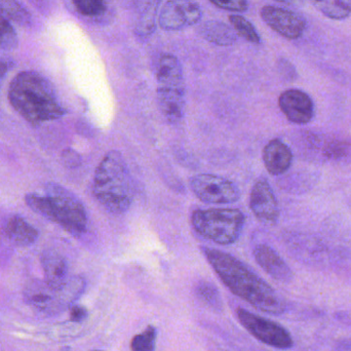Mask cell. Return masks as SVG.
<instances>
[{"instance_id": "cb8c5ba5", "label": "cell", "mask_w": 351, "mask_h": 351, "mask_svg": "<svg viewBox=\"0 0 351 351\" xmlns=\"http://www.w3.org/2000/svg\"><path fill=\"white\" fill-rule=\"evenodd\" d=\"M18 47V36L8 20L0 14V51H12Z\"/></svg>"}, {"instance_id": "5b68a950", "label": "cell", "mask_w": 351, "mask_h": 351, "mask_svg": "<svg viewBox=\"0 0 351 351\" xmlns=\"http://www.w3.org/2000/svg\"><path fill=\"white\" fill-rule=\"evenodd\" d=\"M156 78L160 111L169 123H178L183 119L186 101L183 69L178 58L170 53L162 55Z\"/></svg>"}, {"instance_id": "9a60e30c", "label": "cell", "mask_w": 351, "mask_h": 351, "mask_svg": "<svg viewBox=\"0 0 351 351\" xmlns=\"http://www.w3.org/2000/svg\"><path fill=\"white\" fill-rule=\"evenodd\" d=\"M162 0H133L135 8L136 34L148 39L156 30V19Z\"/></svg>"}, {"instance_id": "83f0119b", "label": "cell", "mask_w": 351, "mask_h": 351, "mask_svg": "<svg viewBox=\"0 0 351 351\" xmlns=\"http://www.w3.org/2000/svg\"><path fill=\"white\" fill-rule=\"evenodd\" d=\"M62 158H63L64 164H65V166L68 167V168H76V167L80 165V154L74 152V150H65V152H63Z\"/></svg>"}, {"instance_id": "7a4b0ae2", "label": "cell", "mask_w": 351, "mask_h": 351, "mask_svg": "<svg viewBox=\"0 0 351 351\" xmlns=\"http://www.w3.org/2000/svg\"><path fill=\"white\" fill-rule=\"evenodd\" d=\"M8 99L16 112L33 125L60 119L66 113L51 82L37 72L18 74L10 84Z\"/></svg>"}, {"instance_id": "484cf974", "label": "cell", "mask_w": 351, "mask_h": 351, "mask_svg": "<svg viewBox=\"0 0 351 351\" xmlns=\"http://www.w3.org/2000/svg\"><path fill=\"white\" fill-rule=\"evenodd\" d=\"M72 2L82 16L88 18L103 16L106 12L105 0H72Z\"/></svg>"}, {"instance_id": "8fae6325", "label": "cell", "mask_w": 351, "mask_h": 351, "mask_svg": "<svg viewBox=\"0 0 351 351\" xmlns=\"http://www.w3.org/2000/svg\"><path fill=\"white\" fill-rule=\"evenodd\" d=\"M250 206L256 218L265 225H274L280 217L278 200L265 179H259L252 188Z\"/></svg>"}, {"instance_id": "4dcf8cb0", "label": "cell", "mask_w": 351, "mask_h": 351, "mask_svg": "<svg viewBox=\"0 0 351 351\" xmlns=\"http://www.w3.org/2000/svg\"><path fill=\"white\" fill-rule=\"evenodd\" d=\"M8 70V62L1 61L0 60V84H1L2 78L5 75L6 71Z\"/></svg>"}, {"instance_id": "ba28073f", "label": "cell", "mask_w": 351, "mask_h": 351, "mask_svg": "<svg viewBox=\"0 0 351 351\" xmlns=\"http://www.w3.org/2000/svg\"><path fill=\"white\" fill-rule=\"evenodd\" d=\"M190 187L200 200L208 204H231L239 198V190L235 184L220 176H194L190 179Z\"/></svg>"}, {"instance_id": "6da1fadb", "label": "cell", "mask_w": 351, "mask_h": 351, "mask_svg": "<svg viewBox=\"0 0 351 351\" xmlns=\"http://www.w3.org/2000/svg\"><path fill=\"white\" fill-rule=\"evenodd\" d=\"M206 259L223 284L256 309L280 315L286 307L274 289L256 276L243 262L224 252L204 247Z\"/></svg>"}, {"instance_id": "2e32d148", "label": "cell", "mask_w": 351, "mask_h": 351, "mask_svg": "<svg viewBox=\"0 0 351 351\" xmlns=\"http://www.w3.org/2000/svg\"><path fill=\"white\" fill-rule=\"evenodd\" d=\"M263 160L269 174L280 176L292 166L293 154L284 142L274 139L264 148Z\"/></svg>"}, {"instance_id": "3957f363", "label": "cell", "mask_w": 351, "mask_h": 351, "mask_svg": "<svg viewBox=\"0 0 351 351\" xmlns=\"http://www.w3.org/2000/svg\"><path fill=\"white\" fill-rule=\"evenodd\" d=\"M95 197L112 214H123L134 199L133 184L127 165L119 152L104 156L95 173Z\"/></svg>"}, {"instance_id": "d4e9b609", "label": "cell", "mask_w": 351, "mask_h": 351, "mask_svg": "<svg viewBox=\"0 0 351 351\" xmlns=\"http://www.w3.org/2000/svg\"><path fill=\"white\" fill-rule=\"evenodd\" d=\"M156 329L149 326L145 331L138 334L131 342L132 351H156Z\"/></svg>"}, {"instance_id": "44dd1931", "label": "cell", "mask_w": 351, "mask_h": 351, "mask_svg": "<svg viewBox=\"0 0 351 351\" xmlns=\"http://www.w3.org/2000/svg\"><path fill=\"white\" fill-rule=\"evenodd\" d=\"M0 14L20 26H28L31 23L30 14L18 0H0Z\"/></svg>"}, {"instance_id": "277c9868", "label": "cell", "mask_w": 351, "mask_h": 351, "mask_svg": "<svg viewBox=\"0 0 351 351\" xmlns=\"http://www.w3.org/2000/svg\"><path fill=\"white\" fill-rule=\"evenodd\" d=\"M26 204L31 210L63 227L74 235H82L88 226V216L82 202L67 190L56 184L45 188V195L29 194Z\"/></svg>"}, {"instance_id": "1f68e13d", "label": "cell", "mask_w": 351, "mask_h": 351, "mask_svg": "<svg viewBox=\"0 0 351 351\" xmlns=\"http://www.w3.org/2000/svg\"><path fill=\"white\" fill-rule=\"evenodd\" d=\"M280 3L287 4V5H301L305 0H276Z\"/></svg>"}, {"instance_id": "f1b7e54d", "label": "cell", "mask_w": 351, "mask_h": 351, "mask_svg": "<svg viewBox=\"0 0 351 351\" xmlns=\"http://www.w3.org/2000/svg\"><path fill=\"white\" fill-rule=\"evenodd\" d=\"M86 317H88V311L84 307L80 306V305H75L70 311V319L73 322L80 323V322L84 321Z\"/></svg>"}, {"instance_id": "9c48e42d", "label": "cell", "mask_w": 351, "mask_h": 351, "mask_svg": "<svg viewBox=\"0 0 351 351\" xmlns=\"http://www.w3.org/2000/svg\"><path fill=\"white\" fill-rule=\"evenodd\" d=\"M202 16V6L195 0H169L160 10L158 24L162 30H182L197 24Z\"/></svg>"}, {"instance_id": "ac0fdd59", "label": "cell", "mask_w": 351, "mask_h": 351, "mask_svg": "<svg viewBox=\"0 0 351 351\" xmlns=\"http://www.w3.org/2000/svg\"><path fill=\"white\" fill-rule=\"evenodd\" d=\"M57 291L51 290L45 282H32L25 291V297L29 304L32 305L37 311L43 313H53L57 309V301L55 296Z\"/></svg>"}, {"instance_id": "52a82bcc", "label": "cell", "mask_w": 351, "mask_h": 351, "mask_svg": "<svg viewBox=\"0 0 351 351\" xmlns=\"http://www.w3.org/2000/svg\"><path fill=\"white\" fill-rule=\"evenodd\" d=\"M237 315L241 325L262 343L278 350H290L294 346L292 336L282 326L243 308H237Z\"/></svg>"}, {"instance_id": "d6a6232c", "label": "cell", "mask_w": 351, "mask_h": 351, "mask_svg": "<svg viewBox=\"0 0 351 351\" xmlns=\"http://www.w3.org/2000/svg\"><path fill=\"white\" fill-rule=\"evenodd\" d=\"M97 351H99V350H97Z\"/></svg>"}, {"instance_id": "30bf717a", "label": "cell", "mask_w": 351, "mask_h": 351, "mask_svg": "<svg viewBox=\"0 0 351 351\" xmlns=\"http://www.w3.org/2000/svg\"><path fill=\"white\" fill-rule=\"evenodd\" d=\"M260 14L272 30L288 39L299 38L306 28L305 19L287 8L266 5L262 8Z\"/></svg>"}, {"instance_id": "5bb4252c", "label": "cell", "mask_w": 351, "mask_h": 351, "mask_svg": "<svg viewBox=\"0 0 351 351\" xmlns=\"http://www.w3.org/2000/svg\"><path fill=\"white\" fill-rule=\"evenodd\" d=\"M45 284L51 290H63L68 285V266L65 259L53 251H47L41 258Z\"/></svg>"}, {"instance_id": "ffe728a7", "label": "cell", "mask_w": 351, "mask_h": 351, "mask_svg": "<svg viewBox=\"0 0 351 351\" xmlns=\"http://www.w3.org/2000/svg\"><path fill=\"white\" fill-rule=\"evenodd\" d=\"M317 10L333 20H343L351 14V0H311Z\"/></svg>"}, {"instance_id": "8992f818", "label": "cell", "mask_w": 351, "mask_h": 351, "mask_svg": "<svg viewBox=\"0 0 351 351\" xmlns=\"http://www.w3.org/2000/svg\"><path fill=\"white\" fill-rule=\"evenodd\" d=\"M192 225L198 234L219 245H231L241 237L245 217L237 208H208L192 214Z\"/></svg>"}, {"instance_id": "4316f807", "label": "cell", "mask_w": 351, "mask_h": 351, "mask_svg": "<svg viewBox=\"0 0 351 351\" xmlns=\"http://www.w3.org/2000/svg\"><path fill=\"white\" fill-rule=\"evenodd\" d=\"M217 8L229 12H243L249 8L247 0H210Z\"/></svg>"}, {"instance_id": "603a6c76", "label": "cell", "mask_w": 351, "mask_h": 351, "mask_svg": "<svg viewBox=\"0 0 351 351\" xmlns=\"http://www.w3.org/2000/svg\"><path fill=\"white\" fill-rule=\"evenodd\" d=\"M195 292L198 298L210 308L215 311L222 309V300L214 285L208 282H199L196 286Z\"/></svg>"}, {"instance_id": "d6986e66", "label": "cell", "mask_w": 351, "mask_h": 351, "mask_svg": "<svg viewBox=\"0 0 351 351\" xmlns=\"http://www.w3.org/2000/svg\"><path fill=\"white\" fill-rule=\"evenodd\" d=\"M197 31L202 38L219 47H230L237 43V35L232 29L220 21H206L198 26Z\"/></svg>"}, {"instance_id": "7c38bea8", "label": "cell", "mask_w": 351, "mask_h": 351, "mask_svg": "<svg viewBox=\"0 0 351 351\" xmlns=\"http://www.w3.org/2000/svg\"><path fill=\"white\" fill-rule=\"evenodd\" d=\"M278 105L285 117L297 125L308 123L315 115L313 100L300 90H285L278 99Z\"/></svg>"}, {"instance_id": "7402d4cb", "label": "cell", "mask_w": 351, "mask_h": 351, "mask_svg": "<svg viewBox=\"0 0 351 351\" xmlns=\"http://www.w3.org/2000/svg\"><path fill=\"white\" fill-rule=\"evenodd\" d=\"M229 22L231 23L234 30L237 31L241 37H243L245 40L251 43H255V45L261 43L259 33L257 32L255 27L253 26V24H252L250 21L243 18V16L231 14V16H229Z\"/></svg>"}, {"instance_id": "f546056e", "label": "cell", "mask_w": 351, "mask_h": 351, "mask_svg": "<svg viewBox=\"0 0 351 351\" xmlns=\"http://www.w3.org/2000/svg\"><path fill=\"white\" fill-rule=\"evenodd\" d=\"M335 351H351V339H342L335 346Z\"/></svg>"}, {"instance_id": "e0dca14e", "label": "cell", "mask_w": 351, "mask_h": 351, "mask_svg": "<svg viewBox=\"0 0 351 351\" xmlns=\"http://www.w3.org/2000/svg\"><path fill=\"white\" fill-rule=\"evenodd\" d=\"M2 231L8 241L16 247H28L33 245L38 237L36 229L20 216L8 218Z\"/></svg>"}, {"instance_id": "4fadbf2b", "label": "cell", "mask_w": 351, "mask_h": 351, "mask_svg": "<svg viewBox=\"0 0 351 351\" xmlns=\"http://www.w3.org/2000/svg\"><path fill=\"white\" fill-rule=\"evenodd\" d=\"M254 257L264 271L272 278L282 282L292 280L293 272L282 257L267 245H258L254 249Z\"/></svg>"}]
</instances>
